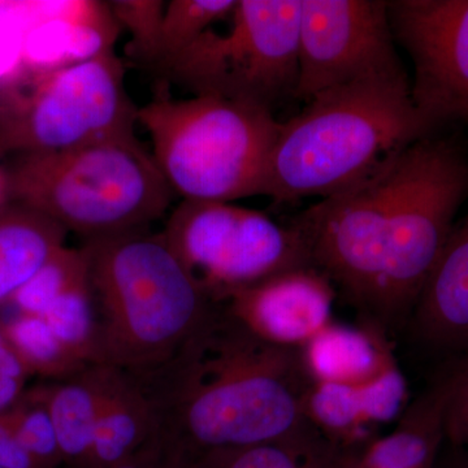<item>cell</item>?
<instances>
[{
    "mask_svg": "<svg viewBox=\"0 0 468 468\" xmlns=\"http://www.w3.org/2000/svg\"><path fill=\"white\" fill-rule=\"evenodd\" d=\"M153 156L183 201L230 203L263 196L282 122L272 110L218 95L175 100L165 82L137 110Z\"/></svg>",
    "mask_w": 468,
    "mask_h": 468,
    "instance_id": "5b68a950",
    "label": "cell"
},
{
    "mask_svg": "<svg viewBox=\"0 0 468 468\" xmlns=\"http://www.w3.org/2000/svg\"><path fill=\"white\" fill-rule=\"evenodd\" d=\"M0 468H2V467H0Z\"/></svg>",
    "mask_w": 468,
    "mask_h": 468,
    "instance_id": "836d02e7",
    "label": "cell"
},
{
    "mask_svg": "<svg viewBox=\"0 0 468 468\" xmlns=\"http://www.w3.org/2000/svg\"><path fill=\"white\" fill-rule=\"evenodd\" d=\"M113 16L131 33L126 55L141 66L155 60L165 5L160 0H119L111 3Z\"/></svg>",
    "mask_w": 468,
    "mask_h": 468,
    "instance_id": "d4e9b609",
    "label": "cell"
},
{
    "mask_svg": "<svg viewBox=\"0 0 468 468\" xmlns=\"http://www.w3.org/2000/svg\"><path fill=\"white\" fill-rule=\"evenodd\" d=\"M58 340L85 365H95L97 356V314L90 279L61 295L43 314Z\"/></svg>",
    "mask_w": 468,
    "mask_h": 468,
    "instance_id": "603a6c76",
    "label": "cell"
},
{
    "mask_svg": "<svg viewBox=\"0 0 468 468\" xmlns=\"http://www.w3.org/2000/svg\"><path fill=\"white\" fill-rule=\"evenodd\" d=\"M45 393L63 462L73 468H90L100 408L97 366L48 385Z\"/></svg>",
    "mask_w": 468,
    "mask_h": 468,
    "instance_id": "d6986e66",
    "label": "cell"
},
{
    "mask_svg": "<svg viewBox=\"0 0 468 468\" xmlns=\"http://www.w3.org/2000/svg\"><path fill=\"white\" fill-rule=\"evenodd\" d=\"M468 197V158L454 138H421L397 155L389 239L371 323L408 322Z\"/></svg>",
    "mask_w": 468,
    "mask_h": 468,
    "instance_id": "52a82bcc",
    "label": "cell"
},
{
    "mask_svg": "<svg viewBox=\"0 0 468 468\" xmlns=\"http://www.w3.org/2000/svg\"><path fill=\"white\" fill-rule=\"evenodd\" d=\"M454 372L435 380L410 402L392 432L377 437L353 455L349 468H433L445 443L446 412Z\"/></svg>",
    "mask_w": 468,
    "mask_h": 468,
    "instance_id": "9a60e30c",
    "label": "cell"
},
{
    "mask_svg": "<svg viewBox=\"0 0 468 468\" xmlns=\"http://www.w3.org/2000/svg\"><path fill=\"white\" fill-rule=\"evenodd\" d=\"M409 325L440 371L468 366V214L452 227Z\"/></svg>",
    "mask_w": 468,
    "mask_h": 468,
    "instance_id": "4fadbf2b",
    "label": "cell"
},
{
    "mask_svg": "<svg viewBox=\"0 0 468 468\" xmlns=\"http://www.w3.org/2000/svg\"><path fill=\"white\" fill-rule=\"evenodd\" d=\"M356 451L358 449L344 448L323 437L306 455L301 468H349Z\"/></svg>",
    "mask_w": 468,
    "mask_h": 468,
    "instance_id": "f1b7e54d",
    "label": "cell"
},
{
    "mask_svg": "<svg viewBox=\"0 0 468 468\" xmlns=\"http://www.w3.org/2000/svg\"><path fill=\"white\" fill-rule=\"evenodd\" d=\"M302 0H239L229 29L203 34L165 72L194 95H218L272 110L294 98Z\"/></svg>",
    "mask_w": 468,
    "mask_h": 468,
    "instance_id": "ba28073f",
    "label": "cell"
},
{
    "mask_svg": "<svg viewBox=\"0 0 468 468\" xmlns=\"http://www.w3.org/2000/svg\"><path fill=\"white\" fill-rule=\"evenodd\" d=\"M0 467L42 468L36 458L15 437L0 443Z\"/></svg>",
    "mask_w": 468,
    "mask_h": 468,
    "instance_id": "f546056e",
    "label": "cell"
},
{
    "mask_svg": "<svg viewBox=\"0 0 468 468\" xmlns=\"http://www.w3.org/2000/svg\"><path fill=\"white\" fill-rule=\"evenodd\" d=\"M137 110L112 46L39 68L0 94V154L63 153L133 135Z\"/></svg>",
    "mask_w": 468,
    "mask_h": 468,
    "instance_id": "8992f818",
    "label": "cell"
},
{
    "mask_svg": "<svg viewBox=\"0 0 468 468\" xmlns=\"http://www.w3.org/2000/svg\"><path fill=\"white\" fill-rule=\"evenodd\" d=\"M396 43L408 51L411 97L436 133L468 122V0H389Z\"/></svg>",
    "mask_w": 468,
    "mask_h": 468,
    "instance_id": "8fae6325",
    "label": "cell"
},
{
    "mask_svg": "<svg viewBox=\"0 0 468 468\" xmlns=\"http://www.w3.org/2000/svg\"><path fill=\"white\" fill-rule=\"evenodd\" d=\"M7 198V184H5V172H0V207L5 205Z\"/></svg>",
    "mask_w": 468,
    "mask_h": 468,
    "instance_id": "d6a6232c",
    "label": "cell"
},
{
    "mask_svg": "<svg viewBox=\"0 0 468 468\" xmlns=\"http://www.w3.org/2000/svg\"><path fill=\"white\" fill-rule=\"evenodd\" d=\"M433 468H468V449L452 445L445 441Z\"/></svg>",
    "mask_w": 468,
    "mask_h": 468,
    "instance_id": "4dcf8cb0",
    "label": "cell"
},
{
    "mask_svg": "<svg viewBox=\"0 0 468 468\" xmlns=\"http://www.w3.org/2000/svg\"><path fill=\"white\" fill-rule=\"evenodd\" d=\"M14 437V428H12L11 412L0 414V443L7 441Z\"/></svg>",
    "mask_w": 468,
    "mask_h": 468,
    "instance_id": "1f68e13d",
    "label": "cell"
},
{
    "mask_svg": "<svg viewBox=\"0 0 468 468\" xmlns=\"http://www.w3.org/2000/svg\"><path fill=\"white\" fill-rule=\"evenodd\" d=\"M29 375L0 326V414L11 411L20 401Z\"/></svg>",
    "mask_w": 468,
    "mask_h": 468,
    "instance_id": "4316f807",
    "label": "cell"
},
{
    "mask_svg": "<svg viewBox=\"0 0 468 468\" xmlns=\"http://www.w3.org/2000/svg\"><path fill=\"white\" fill-rule=\"evenodd\" d=\"M0 326L30 375L60 381L89 367L68 350L42 316L16 314Z\"/></svg>",
    "mask_w": 468,
    "mask_h": 468,
    "instance_id": "ffe728a7",
    "label": "cell"
},
{
    "mask_svg": "<svg viewBox=\"0 0 468 468\" xmlns=\"http://www.w3.org/2000/svg\"><path fill=\"white\" fill-rule=\"evenodd\" d=\"M88 282L89 261L84 248L64 245L5 306H11L16 314L42 316L61 295Z\"/></svg>",
    "mask_w": 468,
    "mask_h": 468,
    "instance_id": "7402d4cb",
    "label": "cell"
},
{
    "mask_svg": "<svg viewBox=\"0 0 468 468\" xmlns=\"http://www.w3.org/2000/svg\"><path fill=\"white\" fill-rule=\"evenodd\" d=\"M432 134L412 101L409 75L338 86L282 122L263 196L275 205L329 198Z\"/></svg>",
    "mask_w": 468,
    "mask_h": 468,
    "instance_id": "7a4b0ae2",
    "label": "cell"
},
{
    "mask_svg": "<svg viewBox=\"0 0 468 468\" xmlns=\"http://www.w3.org/2000/svg\"><path fill=\"white\" fill-rule=\"evenodd\" d=\"M63 227L17 203L0 207V307L63 248Z\"/></svg>",
    "mask_w": 468,
    "mask_h": 468,
    "instance_id": "ac0fdd59",
    "label": "cell"
},
{
    "mask_svg": "<svg viewBox=\"0 0 468 468\" xmlns=\"http://www.w3.org/2000/svg\"><path fill=\"white\" fill-rule=\"evenodd\" d=\"M134 378L153 411L151 445L180 468H214L242 449L318 432L304 415L300 349L261 340L218 304L174 358Z\"/></svg>",
    "mask_w": 468,
    "mask_h": 468,
    "instance_id": "6da1fadb",
    "label": "cell"
},
{
    "mask_svg": "<svg viewBox=\"0 0 468 468\" xmlns=\"http://www.w3.org/2000/svg\"><path fill=\"white\" fill-rule=\"evenodd\" d=\"M9 412L15 439L36 458L42 468H55L63 462L57 430L46 402L45 387L34 388L24 393Z\"/></svg>",
    "mask_w": 468,
    "mask_h": 468,
    "instance_id": "cb8c5ba5",
    "label": "cell"
},
{
    "mask_svg": "<svg viewBox=\"0 0 468 468\" xmlns=\"http://www.w3.org/2000/svg\"><path fill=\"white\" fill-rule=\"evenodd\" d=\"M97 314L95 365L143 377L174 358L214 315V303L163 233L84 246Z\"/></svg>",
    "mask_w": 468,
    "mask_h": 468,
    "instance_id": "3957f363",
    "label": "cell"
},
{
    "mask_svg": "<svg viewBox=\"0 0 468 468\" xmlns=\"http://www.w3.org/2000/svg\"><path fill=\"white\" fill-rule=\"evenodd\" d=\"M452 369L454 387L446 412L445 441L468 449V366Z\"/></svg>",
    "mask_w": 468,
    "mask_h": 468,
    "instance_id": "83f0119b",
    "label": "cell"
},
{
    "mask_svg": "<svg viewBox=\"0 0 468 468\" xmlns=\"http://www.w3.org/2000/svg\"><path fill=\"white\" fill-rule=\"evenodd\" d=\"M406 75L387 0H302L292 100L307 103L338 86Z\"/></svg>",
    "mask_w": 468,
    "mask_h": 468,
    "instance_id": "30bf717a",
    "label": "cell"
},
{
    "mask_svg": "<svg viewBox=\"0 0 468 468\" xmlns=\"http://www.w3.org/2000/svg\"><path fill=\"white\" fill-rule=\"evenodd\" d=\"M97 366L100 408L90 468H115L153 441L154 417L137 378L109 366Z\"/></svg>",
    "mask_w": 468,
    "mask_h": 468,
    "instance_id": "2e32d148",
    "label": "cell"
},
{
    "mask_svg": "<svg viewBox=\"0 0 468 468\" xmlns=\"http://www.w3.org/2000/svg\"><path fill=\"white\" fill-rule=\"evenodd\" d=\"M236 0H172L165 5L155 60L150 69L163 73L185 51L214 27L230 17Z\"/></svg>",
    "mask_w": 468,
    "mask_h": 468,
    "instance_id": "44dd1931",
    "label": "cell"
},
{
    "mask_svg": "<svg viewBox=\"0 0 468 468\" xmlns=\"http://www.w3.org/2000/svg\"><path fill=\"white\" fill-rule=\"evenodd\" d=\"M335 292L328 277L304 267L234 291L218 306L261 340L301 349L334 322Z\"/></svg>",
    "mask_w": 468,
    "mask_h": 468,
    "instance_id": "7c38bea8",
    "label": "cell"
},
{
    "mask_svg": "<svg viewBox=\"0 0 468 468\" xmlns=\"http://www.w3.org/2000/svg\"><path fill=\"white\" fill-rule=\"evenodd\" d=\"M322 439L316 432L301 439L260 443L228 455L214 468H301L306 455Z\"/></svg>",
    "mask_w": 468,
    "mask_h": 468,
    "instance_id": "484cf974",
    "label": "cell"
},
{
    "mask_svg": "<svg viewBox=\"0 0 468 468\" xmlns=\"http://www.w3.org/2000/svg\"><path fill=\"white\" fill-rule=\"evenodd\" d=\"M5 176L7 198L86 241L141 232L165 215L175 196L135 134L18 156Z\"/></svg>",
    "mask_w": 468,
    "mask_h": 468,
    "instance_id": "277c9868",
    "label": "cell"
},
{
    "mask_svg": "<svg viewBox=\"0 0 468 468\" xmlns=\"http://www.w3.org/2000/svg\"><path fill=\"white\" fill-rule=\"evenodd\" d=\"M163 236L217 304L239 289L311 267L303 241L291 224L232 203L183 201Z\"/></svg>",
    "mask_w": 468,
    "mask_h": 468,
    "instance_id": "9c48e42d",
    "label": "cell"
},
{
    "mask_svg": "<svg viewBox=\"0 0 468 468\" xmlns=\"http://www.w3.org/2000/svg\"><path fill=\"white\" fill-rule=\"evenodd\" d=\"M380 326L331 324L301 347L310 383L366 380L397 362Z\"/></svg>",
    "mask_w": 468,
    "mask_h": 468,
    "instance_id": "e0dca14e",
    "label": "cell"
},
{
    "mask_svg": "<svg viewBox=\"0 0 468 468\" xmlns=\"http://www.w3.org/2000/svg\"><path fill=\"white\" fill-rule=\"evenodd\" d=\"M409 387L399 363L375 377L350 383H310L304 415L328 441L359 449L377 439L378 427L401 417Z\"/></svg>",
    "mask_w": 468,
    "mask_h": 468,
    "instance_id": "5bb4252c",
    "label": "cell"
}]
</instances>
